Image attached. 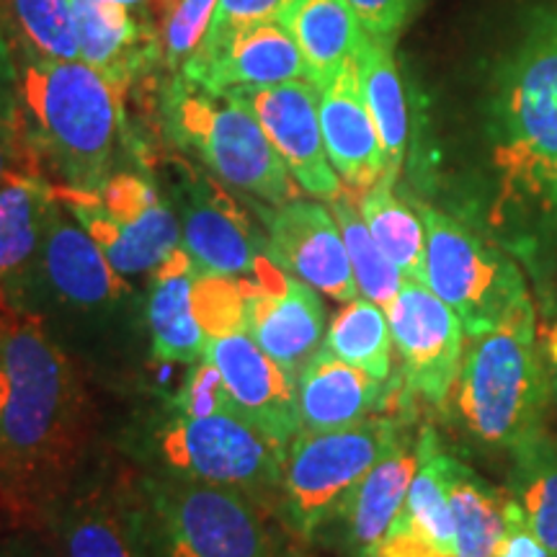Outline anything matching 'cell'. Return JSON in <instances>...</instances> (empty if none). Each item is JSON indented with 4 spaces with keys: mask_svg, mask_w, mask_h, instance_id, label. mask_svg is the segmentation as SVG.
Masks as SVG:
<instances>
[{
    "mask_svg": "<svg viewBox=\"0 0 557 557\" xmlns=\"http://www.w3.org/2000/svg\"><path fill=\"white\" fill-rule=\"evenodd\" d=\"M86 389L45 318L0 299V500L58 504L86 442Z\"/></svg>",
    "mask_w": 557,
    "mask_h": 557,
    "instance_id": "1",
    "label": "cell"
},
{
    "mask_svg": "<svg viewBox=\"0 0 557 557\" xmlns=\"http://www.w3.org/2000/svg\"><path fill=\"white\" fill-rule=\"evenodd\" d=\"M498 194L491 222L513 246L557 220V13L540 16L500 67L491 103Z\"/></svg>",
    "mask_w": 557,
    "mask_h": 557,
    "instance_id": "2",
    "label": "cell"
},
{
    "mask_svg": "<svg viewBox=\"0 0 557 557\" xmlns=\"http://www.w3.org/2000/svg\"><path fill=\"white\" fill-rule=\"evenodd\" d=\"M122 90L81 60H52L21 47L18 116L39 163L60 186L99 189L114 173L124 127Z\"/></svg>",
    "mask_w": 557,
    "mask_h": 557,
    "instance_id": "3",
    "label": "cell"
},
{
    "mask_svg": "<svg viewBox=\"0 0 557 557\" xmlns=\"http://www.w3.org/2000/svg\"><path fill=\"white\" fill-rule=\"evenodd\" d=\"M449 398L465 434L485 449L511 455L545 434L555 393L532 297L513 305L493 329L470 336Z\"/></svg>",
    "mask_w": 557,
    "mask_h": 557,
    "instance_id": "4",
    "label": "cell"
},
{
    "mask_svg": "<svg viewBox=\"0 0 557 557\" xmlns=\"http://www.w3.org/2000/svg\"><path fill=\"white\" fill-rule=\"evenodd\" d=\"M165 137L230 189L248 194L263 205L295 199L299 186L271 145L267 132L235 94H209L197 83L176 75L160 99Z\"/></svg>",
    "mask_w": 557,
    "mask_h": 557,
    "instance_id": "5",
    "label": "cell"
},
{
    "mask_svg": "<svg viewBox=\"0 0 557 557\" xmlns=\"http://www.w3.org/2000/svg\"><path fill=\"white\" fill-rule=\"evenodd\" d=\"M403 434V423L387 416H369L336 431H299L282 465L278 513L284 524L299 540H315Z\"/></svg>",
    "mask_w": 557,
    "mask_h": 557,
    "instance_id": "6",
    "label": "cell"
},
{
    "mask_svg": "<svg viewBox=\"0 0 557 557\" xmlns=\"http://www.w3.org/2000/svg\"><path fill=\"white\" fill-rule=\"evenodd\" d=\"M143 511L156 557H271L261 506L235 487L189 478L143 485Z\"/></svg>",
    "mask_w": 557,
    "mask_h": 557,
    "instance_id": "7",
    "label": "cell"
},
{
    "mask_svg": "<svg viewBox=\"0 0 557 557\" xmlns=\"http://www.w3.org/2000/svg\"><path fill=\"white\" fill-rule=\"evenodd\" d=\"M418 214L426 227V287L457 312L468 338L529 297L519 263L504 248L434 207H418Z\"/></svg>",
    "mask_w": 557,
    "mask_h": 557,
    "instance_id": "8",
    "label": "cell"
},
{
    "mask_svg": "<svg viewBox=\"0 0 557 557\" xmlns=\"http://www.w3.org/2000/svg\"><path fill=\"white\" fill-rule=\"evenodd\" d=\"M54 191L124 278L152 274L181 248L176 209L135 171H114L99 189L58 184Z\"/></svg>",
    "mask_w": 557,
    "mask_h": 557,
    "instance_id": "9",
    "label": "cell"
},
{
    "mask_svg": "<svg viewBox=\"0 0 557 557\" xmlns=\"http://www.w3.org/2000/svg\"><path fill=\"white\" fill-rule=\"evenodd\" d=\"M169 475L235 487L259 506H278L284 451L240 416L173 413L152 436Z\"/></svg>",
    "mask_w": 557,
    "mask_h": 557,
    "instance_id": "10",
    "label": "cell"
},
{
    "mask_svg": "<svg viewBox=\"0 0 557 557\" xmlns=\"http://www.w3.org/2000/svg\"><path fill=\"white\" fill-rule=\"evenodd\" d=\"M34 295H47L54 305L83 315H114L132 295L127 278L111 267L60 199L52 209L39 259L9 302L24 308Z\"/></svg>",
    "mask_w": 557,
    "mask_h": 557,
    "instance_id": "11",
    "label": "cell"
},
{
    "mask_svg": "<svg viewBox=\"0 0 557 557\" xmlns=\"http://www.w3.org/2000/svg\"><path fill=\"white\" fill-rule=\"evenodd\" d=\"M410 393L444 406L465 357V325L455 310L423 282L406 278L385 310Z\"/></svg>",
    "mask_w": 557,
    "mask_h": 557,
    "instance_id": "12",
    "label": "cell"
},
{
    "mask_svg": "<svg viewBox=\"0 0 557 557\" xmlns=\"http://www.w3.org/2000/svg\"><path fill=\"white\" fill-rule=\"evenodd\" d=\"M246 329L292 382L325 344L329 318L323 299L274 259L246 278Z\"/></svg>",
    "mask_w": 557,
    "mask_h": 557,
    "instance_id": "13",
    "label": "cell"
},
{
    "mask_svg": "<svg viewBox=\"0 0 557 557\" xmlns=\"http://www.w3.org/2000/svg\"><path fill=\"white\" fill-rule=\"evenodd\" d=\"M235 94L267 132L289 176L308 197L333 201L344 194V181L325 152L318 116V86L308 78L267 88L227 90Z\"/></svg>",
    "mask_w": 557,
    "mask_h": 557,
    "instance_id": "14",
    "label": "cell"
},
{
    "mask_svg": "<svg viewBox=\"0 0 557 557\" xmlns=\"http://www.w3.org/2000/svg\"><path fill=\"white\" fill-rule=\"evenodd\" d=\"M261 212L269 253L278 267L336 302L361 297L331 207L320 199L295 197Z\"/></svg>",
    "mask_w": 557,
    "mask_h": 557,
    "instance_id": "15",
    "label": "cell"
},
{
    "mask_svg": "<svg viewBox=\"0 0 557 557\" xmlns=\"http://www.w3.org/2000/svg\"><path fill=\"white\" fill-rule=\"evenodd\" d=\"M205 357L220 369L240 416L282 449L299 434L295 382L246 325L207 336Z\"/></svg>",
    "mask_w": 557,
    "mask_h": 557,
    "instance_id": "16",
    "label": "cell"
},
{
    "mask_svg": "<svg viewBox=\"0 0 557 557\" xmlns=\"http://www.w3.org/2000/svg\"><path fill=\"white\" fill-rule=\"evenodd\" d=\"M181 246L199 274L250 278L271 259L267 238H259L238 205L205 178L186 176L176 189Z\"/></svg>",
    "mask_w": 557,
    "mask_h": 557,
    "instance_id": "17",
    "label": "cell"
},
{
    "mask_svg": "<svg viewBox=\"0 0 557 557\" xmlns=\"http://www.w3.org/2000/svg\"><path fill=\"white\" fill-rule=\"evenodd\" d=\"M176 75L209 94H227L308 78V65L287 26L271 21L233 34L212 50H199Z\"/></svg>",
    "mask_w": 557,
    "mask_h": 557,
    "instance_id": "18",
    "label": "cell"
},
{
    "mask_svg": "<svg viewBox=\"0 0 557 557\" xmlns=\"http://www.w3.org/2000/svg\"><path fill=\"white\" fill-rule=\"evenodd\" d=\"M78 39V60L86 62L122 94L148 70L163 65L160 24L148 13L111 0H70Z\"/></svg>",
    "mask_w": 557,
    "mask_h": 557,
    "instance_id": "19",
    "label": "cell"
},
{
    "mask_svg": "<svg viewBox=\"0 0 557 557\" xmlns=\"http://www.w3.org/2000/svg\"><path fill=\"white\" fill-rule=\"evenodd\" d=\"M318 116L331 165L348 189L367 191L377 184L387 171V158L361 90L357 60L318 86Z\"/></svg>",
    "mask_w": 557,
    "mask_h": 557,
    "instance_id": "20",
    "label": "cell"
},
{
    "mask_svg": "<svg viewBox=\"0 0 557 557\" xmlns=\"http://www.w3.org/2000/svg\"><path fill=\"white\" fill-rule=\"evenodd\" d=\"M418 470V436L403 434L389 447L364 480L348 493L325 529H333V542L346 557H367L385 537L406 506L410 483ZM320 532V534H323Z\"/></svg>",
    "mask_w": 557,
    "mask_h": 557,
    "instance_id": "21",
    "label": "cell"
},
{
    "mask_svg": "<svg viewBox=\"0 0 557 557\" xmlns=\"http://www.w3.org/2000/svg\"><path fill=\"white\" fill-rule=\"evenodd\" d=\"M62 557H156L139 506L107 491L67 498L54 517Z\"/></svg>",
    "mask_w": 557,
    "mask_h": 557,
    "instance_id": "22",
    "label": "cell"
},
{
    "mask_svg": "<svg viewBox=\"0 0 557 557\" xmlns=\"http://www.w3.org/2000/svg\"><path fill=\"white\" fill-rule=\"evenodd\" d=\"M199 269L181 246L150 274L148 331L152 359L163 364H194L205 357L207 333L197 315Z\"/></svg>",
    "mask_w": 557,
    "mask_h": 557,
    "instance_id": "23",
    "label": "cell"
},
{
    "mask_svg": "<svg viewBox=\"0 0 557 557\" xmlns=\"http://www.w3.org/2000/svg\"><path fill=\"white\" fill-rule=\"evenodd\" d=\"M299 431H336L361 423L382 406V380L320 348L295 382Z\"/></svg>",
    "mask_w": 557,
    "mask_h": 557,
    "instance_id": "24",
    "label": "cell"
},
{
    "mask_svg": "<svg viewBox=\"0 0 557 557\" xmlns=\"http://www.w3.org/2000/svg\"><path fill=\"white\" fill-rule=\"evenodd\" d=\"M58 191L41 171L13 176L0 189V299L21 287L39 259Z\"/></svg>",
    "mask_w": 557,
    "mask_h": 557,
    "instance_id": "25",
    "label": "cell"
},
{
    "mask_svg": "<svg viewBox=\"0 0 557 557\" xmlns=\"http://www.w3.org/2000/svg\"><path fill=\"white\" fill-rule=\"evenodd\" d=\"M444 483L455 519L457 557H496L508 529V493L444 449Z\"/></svg>",
    "mask_w": 557,
    "mask_h": 557,
    "instance_id": "26",
    "label": "cell"
},
{
    "mask_svg": "<svg viewBox=\"0 0 557 557\" xmlns=\"http://www.w3.org/2000/svg\"><path fill=\"white\" fill-rule=\"evenodd\" d=\"M282 24L295 37L308 78L315 86H323L346 62L357 60L367 34L346 0H295Z\"/></svg>",
    "mask_w": 557,
    "mask_h": 557,
    "instance_id": "27",
    "label": "cell"
},
{
    "mask_svg": "<svg viewBox=\"0 0 557 557\" xmlns=\"http://www.w3.org/2000/svg\"><path fill=\"white\" fill-rule=\"evenodd\" d=\"M357 65L361 90H364L372 120L377 124L382 148H385L387 158V171L382 178L395 184L403 169V158H406L410 122L406 88H403L398 62H395L393 41L364 34V41H361L357 54Z\"/></svg>",
    "mask_w": 557,
    "mask_h": 557,
    "instance_id": "28",
    "label": "cell"
},
{
    "mask_svg": "<svg viewBox=\"0 0 557 557\" xmlns=\"http://www.w3.org/2000/svg\"><path fill=\"white\" fill-rule=\"evenodd\" d=\"M506 493L529 529L557 557V438L545 431L511 451Z\"/></svg>",
    "mask_w": 557,
    "mask_h": 557,
    "instance_id": "29",
    "label": "cell"
},
{
    "mask_svg": "<svg viewBox=\"0 0 557 557\" xmlns=\"http://www.w3.org/2000/svg\"><path fill=\"white\" fill-rule=\"evenodd\" d=\"M357 205L382 253L403 276L426 284V227L421 214L395 194L393 181L380 178L361 191Z\"/></svg>",
    "mask_w": 557,
    "mask_h": 557,
    "instance_id": "30",
    "label": "cell"
},
{
    "mask_svg": "<svg viewBox=\"0 0 557 557\" xmlns=\"http://www.w3.org/2000/svg\"><path fill=\"white\" fill-rule=\"evenodd\" d=\"M325 348L346 364L385 382L393 372V331L385 308L367 297L346 302L329 325Z\"/></svg>",
    "mask_w": 557,
    "mask_h": 557,
    "instance_id": "31",
    "label": "cell"
},
{
    "mask_svg": "<svg viewBox=\"0 0 557 557\" xmlns=\"http://www.w3.org/2000/svg\"><path fill=\"white\" fill-rule=\"evenodd\" d=\"M398 521H406L434 545L457 555L455 519H451L447 483H444V447L431 426L421 429L418 434V470Z\"/></svg>",
    "mask_w": 557,
    "mask_h": 557,
    "instance_id": "32",
    "label": "cell"
},
{
    "mask_svg": "<svg viewBox=\"0 0 557 557\" xmlns=\"http://www.w3.org/2000/svg\"><path fill=\"white\" fill-rule=\"evenodd\" d=\"M329 205L341 227V235H344V246L348 261H351L354 278L359 284V295L372 299V302H377L380 308L387 310L393 305V299L398 297L406 276L382 253L374 235L369 233L364 218H361L357 201L344 191L333 201H329Z\"/></svg>",
    "mask_w": 557,
    "mask_h": 557,
    "instance_id": "33",
    "label": "cell"
},
{
    "mask_svg": "<svg viewBox=\"0 0 557 557\" xmlns=\"http://www.w3.org/2000/svg\"><path fill=\"white\" fill-rule=\"evenodd\" d=\"M24 47L52 60H78L70 0H5Z\"/></svg>",
    "mask_w": 557,
    "mask_h": 557,
    "instance_id": "34",
    "label": "cell"
},
{
    "mask_svg": "<svg viewBox=\"0 0 557 557\" xmlns=\"http://www.w3.org/2000/svg\"><path fill=\"white\" fill-rule=\"evenodd\" d=\"M218 0H178L173 11L160 24V45H163V65L171 73H181L205 41L212 26Z\"/></svg>",
    "mask_w": 557,
    "mask_h": 557,
    "instance_id": "35",
    "label": "cell"
},
{
    "mask_svg": "<svg viewBox=\"0 0 557 557\" xmlns=\"http://www.w3.org/2000/svg\"><path fill=\"white\" fill-rule=\"evenodd\" d=\"M173 410H176V416L186 418L240 416L225 380H222L220 369L207 357H201L191 364L184 385H181L176 398H173Z\"/></svg>",
    "mask_w": 557,
    "mask_h": 557,
    "instance_id": "36",
    "label": "cell"
},
{
    "mask_svg": "<svg viewBox=\"0 0 557 557\" xmlns=\"http://www.w3.org/2000/svg\"><path fill=\"white\" fill-rule=\"evenodd\" d=\"M292 3L295 0H218L212 26H209L199 50H212V47L222 45L227 37H233V34L243 29H250V26L284 21Z\"/></svg>",
    "mask_w": 557,
    "mask_h": 557,
    "instance_id": "37",
    "label": "cell"
},
{
    "mask_svg": "<svg viewBox=\"0 0 557 557\" xmlns=\"http://www.w3.org/2000/svg\"><path fill=\"white\" fill-rule=\"evenodd\" d=\"M346 3L357 13L367 34L395 45L398 34L410 24L423 0H346Z\"/></svg>",
    "mask_w": 557,
    "mask_h": 557,
    "instance_id": "38",
    "label": "cell"
},
{
    "mask_svg": "<svg viewBox=\"0 0 557 557\" xmlns=\"http://www.w3.org/2000/svg\"><path fill=\"white\" fill-rule=\"evenodd\" d=\"M39 165L37 152L32 150L24 127H21L18 109L0 111V189L18 173L41 171Z\"/></svg>",
    "mask_w": 557,
    "mask_h": 557,
    "instance_id": "39",
    "label": "cell"
},
{
    "mask_svg": "<svg viewBox=\"0 0 557 557\" xmlns=\"http://www.w3.org/2000/svg\"><path fill=\"white\" fill-rule=\"evenodd\" d=\"M367 557H457L449 549H442L434 542L408 527L406 521H395V527L374 545Z\"/></svg>",
    "mask_w": 557,
    "mask_h": 557,
    "instance_id": "40",
    "label": "cell"
},
{
    "mask_svg": "<svg viewBox=\"0 0 557 557\" xmlns=\"http://www.w3.org/2000/svg\"><path fill=\"white\" fill-rule=\"evenodd\" d=\"M496 557H553V553L542 545L537 534L529 529L524 517L519 513V508L513 506V500L508 498V529L506 537L500 542Z\"/></svg>",
    "mask_w": 557,
    "mask_h": 557,
    "instance_id": "41",
    "label": "cell"
},
{
    "mask_svg": "<svg viewBox=\"0 0 557 557\" xmlns=\"http://www.w3.org/2000/svg\"><path fill=\"white\" fill-rule=\"evenodd\" d=\"M18 109V54L13 52V41L5 24L3 5H0V111Z\"/></svg>",
    "mask_w": 557,
    "mask_h": 557,
    "instance_id": "42",
    "label": "cell"
},
{
    "mask_svg": "<svg viewBox=\"0 0 557 557\" xmlns=\"http://www.w3.org/2000/svg\"><path fill=\"white\" fill-rule=\"evenodd\" d=\"M540 344H542V354H545L549 377H553V393L557 403V305L555 310H549L547 318L542 320Z\"/></svg>",
    "mask_w": 557,
    "mask_h": 557,
    "instance_id": "43",
    "label": "cell"
},
{
    "mask_svg": "<svg viewBox=\"0 0 557 557\" xmlns=\"http://www.w3.org/2000/svg\"><path fill=\"white\" fill-rule=\"evenodd\" d=\"M111 3L129 5V9L148 13L150 18H156L158 24H163V18L169 16V13L173 11V5H176L178 0H111Z\"/></svg>",
    "mask_w": 557,
    "mask_h": 557,
    "instance_id": "44",
    "label": "cell"
},
{
    "mask_svg": "<svg viewBox=\"0 0 557 557\" xmlns=\"http://www.w3.org/2000/svg\"><path fill=\"white\" fill-rule=\"evenodd\" d=\"M0 557H50L29 540H5L0 542Z\"/></svg>",
    "mask_w": 557,
    "mask_h": 557,
    "instance_id": "45",
    "label": "cell"
},
{
    "mask_svg": "<svg viewBox=\"0 0 557 557\" xmlns=\"http://www.w3.org/2000/svg\"><path fill=\"white\" fill-rule=\"evenodd\" d=\"M271 557H312V555H308L305 549H299V547H274Z\"/></svg>",
    "mask_w": 557,
    "mask_h": 557,
    "instance_id": "46",
    "label": "cell"
},
{
    "mask_svg": "<svg viewBox=\"0 0 557 557\" xmlns=\"http://www.w3.org/2000/svg\"><path fill=\"white\" fill-rule=\"evenodd\" d=\"M549 243H557V220H555V227H553V238H549Z\"/></svg>",
    "mask_w": 557,
    "mask_h": 557,
    "instance_id": "47",
    "label": "cell"
},
{
    "mask_svg": "<svg viewBox=\"0 0 557 557\" xmlns=\"http://www.w3.org/2000/svg\"><path fill=\"white\" fill-rule=\"evenodd\" d=\"M555 305H557V295H555Z\"/></svg>",
    "mask_w": 557,
    "mask_h": 557,
    "instance_id": "48",
    "label": "cell"
},
{
    "mask_svg": "<svg viewBox=\"0 0 557 557\" xmlns=\"http://www.w3.org/2000/svg\"><path fill=\"white\" fill-rule=\"evenodd\" d=\"M555 13H557V11H555Z\"/></svg>",
    "mask_w": 557,
    "mask_h": 557,
    "instance_id": "49",
    "label": "cell"
}]
</instances>
